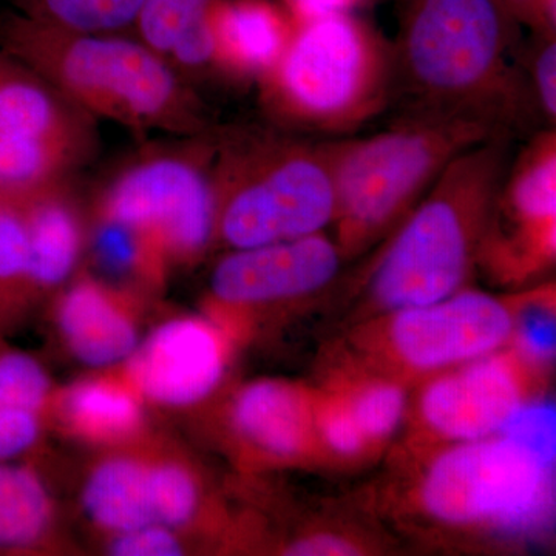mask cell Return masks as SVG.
<instances>
[{
    "label": "cell",
    "mask_w": 556,
    "mask_h": 556,
    "mask_svg": "<svg viewBox=\"0 0 556 556\" xmlns=\"http://www.w3.org/2000/svg\"><path fill=\"white\" fill-rule=\"evenodd\" d=\"M521 28L503 0H402L391 108L482 121L515 137L540 119L519 62Z\"/></svg>",
    "instance_id": "obj_1"
},
{
    "label": "cell",
    "mask_w": 556,
    "mask_h": 556,
    "mask_svg": "<svg viewBox=\"0 0 556 556\" xmlns=\"http://www.w3.org/2000/svg\"><path fill=\"white\" fill-rule=\"evenodd\" d=\"M514 139L500 135L460 153L388 233L362 277L361 320L439 302L468 287Z\"/></svg>",
    "instance_id": "obj_2"
},
{
    "label": "cell",
    "mask_w": 556,
    "mask_h": 556,
    "mask_svg": "<svg viewBox=\"0 0 556 556\" xmlns=\"http://www.w3.org/2000/svg\"><path fill=\"white\" fill-rule=\"evenodd\" d=\"M0 50L93 118L138 130L206 134L200 94L138 38L62 30L13 11L0 16Z\"/></svg>",
    "instance_id": "obj_3"
},
{
    "label": "cell",
    "mask_w": 556,
    "mask_h": 556,
    "mask_svg": "<svg viewBox=\"0 0 556 556\" xmlns=\"http://www.w3.org/2000/svg\"><path fill=\"white\" fill-rule=\"evenodd\" d=\"M258 86L273 126L313 138L350 137L393 104V42L364 13L300 22Z\"/></svg>",
    "instance_id": "obj_4"
},
{
    "label": "cell",
    "mask_w": 556,
    "mask_h": 556,
    "mask_svg": "<svg viewBox=\"0 0 556 556\" xmlns=\"http://www.w3.org/2000/svg\"><path fill=\"white\" fill-rule=\"evenodd\" d=\"M217 239L230 249L324 232L336 212L328 141L273 126L212 135Z\"/></svg>",
    "instance_id": "obj_5"
},
{
    "label": "cell",
    "mask_w": 556,
    "mask_h": 556,
    "mask_svg": "<svg viewBox=\"0 0 556 556\" xmlns=\"http://www.w3.org/2000/svg\"><path fill=\"white\" fill-rule=\"evenodd\" d=\"M500 135L511 134L477 119L396 116L367 137L327 139L331 226L346 262L386 239L456 156Z\"/></svg>",
    "instance_id": "obj_6"
},
{
    "label": "cell",
    "mask_w": 556,
    "mask_h": 556,
    "mask_svg": "<svg viewBox=\"0 0 556 556\" xmlns=\"http://www.w3.org/2000/svg\"><path fill=\"white\" fill-rule=\"evenodd\" d=\"M417 517L447 536L525 543L555 517V464L503 434L437 448L409 492Z\"/></svg>",
    "instance_id": "obj_7"
},
{
    "label": "cell",
    "mask_w": 556,
    "mask_h": 556,
    "mask_svg": "<svg viewBox=\"0 0 556 556\" xmlns=\"http://www.w3.org/2000/svg\"><path fill=\"white\" fill-rule=\"evenodd\" d=\"M521 292L495 295L464 288L428 305L361 320L343 342L339 367L404 386L433 378L510 343Z\"/></svg>",
    "instance_id": "obj_8"
},
{
    "label": "cell",
    "mask_w": 556,
    "mask_h": 556,
    "mask_svg": "<svg viewBox=\"0 0 556 556\" xmlns=\"http://www.w3.org/2000/svg\"><path fill=\"white\" fill-rule=\"evenodd\" d=\"M155 150L124 166L102 190L98 217L141 230L167 263L195 262L217 240L212 135Z\"/></svg>",
    "instance_id": "obj_9"
},
{
    "label": "cell",
    "mask_w": 556,
    "mask_h": 556,
    "mask_svg": "<svg viewBox=\"0 0 556 556\" xmlns=\"http://www.w3.org/2000/svg\"><path fill=\"white\" fill-rule=\"evenodd\" d=\"M94 148L93 116L0 50V197L25 200L62 185Z\"/></svg>",
    "instance_id": "obj_10"
},
{
    "label": "cell",
    "mask_w": 556,
    "mask_h": 556,
    "mask_svg": "<svg viewBox=\"0 0 556 556\" xmlns=\"http://www.w3.org/2000/svg\"><path fill=\"white\" fill-rule=\"evenodd\" d=\"M556 257V130L532 135L511 155L497 189L478 268L506 287L547 273Z\"/></svg>",
    "instance_id": "obj_11"
},
{
    "label": "cell",
    "mask_w": 556,
    "mask_h": 556,
    "mask_svg": "<svg viewBox=\"0 0 556 556\" xmlns=\"http://www.w3.org/2000/svg\"><path fill=\"white\" fill-rule=\"evenodd\" d=\"M544 376L506 346L424 380L415 415L420 447L495 437L522 405L543 396Z\"/></svg>",
    "instance_id": "obj_12"
},
{
    "label": "cell",
    "mask_w": 556,
    "mask_h": 556,
    "mask_svg": "<svg viewBox=\"0 0 556 556\" xmlns=\"http://www.w3.org/2000/svg\"><path fill=\"white\" fill-rule=\"evenodd\" d=\"M345 262L338 243L325 232L230 249L211 277L214 318L236 336L240 314L314 299L338 280Z\"/></svg>",
    "instance_id": "obj_13"
},
{
    "label": "cell",
    "mask_w": 556,
    "mask_h": 556,
    "mask_svg": "<svg viewBox=\"0 0 556 556\" xmlns=\"http://www.w3.org/2000/svg\"><path fill=\"white\" fill-rule=\"evenodd\" d=\"M237 340L217 318H172L138 343L124 378L142 401L174 408L200 404L225 379Z\"/></svg>",
    "instance_id": "obj_14"
},
{
    "label": "cell",
    "mask_w": 556,
    "mask_h": 556,
    "mask_svg": "<svg viewBox=\"0 0 556 556\" xmlns=\"http://www.w3.org/2000/svg\"><path fill=\"white\" fill-rule=\"evenodd\" d=\"M230 433L241 452L274 466L318 460L314 437V388L285 379L241 387L228 409Z\"/></svg>",
    "instance_id": "obj_15"
},
{
    "label": "cell",
    "mask_w": 556,
    "mask_h": 556,
    "mask_svg": "<svg viewBox=\"0 0 556 556\" xmlns=\"http://www.w3.org/2000/svg\"><path fill=\"white\" fill-rule=\"evenodd\" d=\"M208 21L218 76L236 83L265 78L295 31L291 14L274 0H217Z\"/></svg>",
    "instance_id": "obj_16"
},
{
    "label": "cell",
    "mask_w": 556,
    "mask_h": 556,
    "mask_svg": "<svg viewBox=\"0 0 556 556\" xmlns=\"http://www.w3.org/2000/svg\"><path fill=\"white\" fill-rule=\"evenodd\" d=\"M58 325L73 356L90 367L126 362L139 343L137 321L126 299L90 277L80 278L62 295Z\"/></svg>",
    "instance_id": "obj_17"
},
{
    "label": "cell",
    "mask_w": 556,
    "mask_h": 556,
    "mask_svg": "<svg viewBox=\"0 0 556 556\" xmlns=\"http://www.w3.org/2000/svg\"><path fill=\"white\" fill-rule=\"evenodd\" d=\"M215 2L146 0L131 28L189 84L207 75L218 76L208 21Z\"/></svg>",
    "instance_id": "obj_18"
},
{
    "label": "cell",
    "mask_w": 556,
    "mask_h": 556,
    "mask_svg": "<svg viewBox=\"0 0 556 556\" xmlns=\"http://www.w3.org/2000/svg\"><path fill=\"white\" fill-rule=\"evenodd\" d=\"M20 201L27 223L30 291H49L67 280L83 251L78 208L62 185Z\"/></svg>",
    "instance_id": "obj_19"
},
{
    "label": "cell",
    "mask_w": 556,
    "mask_h": 556,
    "mask_svg": "<svg viewBox=\"0 0 556 556\" xmlns=\"http://www.w3.org/2000/svg\"><path fill=\"white\" fill-rule=\"evenodd\" d=\"M142 397L129 380L100 376L78 380L56 399V413L70 433L94 444H121L144 427Z\"/></svg>",
    "instance_id": "obj_20"
},
{
    "label": "cell",
    "mask_w": 556,
    "mask_h": 556,
    "mask_svg": "<svg viewBox=\"0 0 556 556\" xmlns=\"http://www.w3.org/2000/svg\"><path fill=\"white\" fill-rule=\"evenodd\" d=\"M91 521L113 536L156 525L150 497V459L118 453L93 467L83 489Z\"/></svg>",
    "instance_id": "obj_21"
},
{
    "label": "cell",
    "mask_w": 556,
    "mask_h": 556,
    "mask_svg": "<svg viewBox=\"0 0 556 556\" xmlns=\"http://www.w3.org/2000/svg\"><path fill=\"white\" fill-rule=\"evenodd\" d=\"M53 504L39 475L28 466L0 463V554H25L46 543Z\"/></svg>",
    "instance_id": "obj_22"
},
{
    "label": "cell",
    "mask_w": 556,
    "mask_h": 556,
    "mask_svg": "<svg viewBox=\"0 0 556 556\" xmlns=\"http://www.w3.org/2000/svg\"><path fill=\"white\" fill-rule=\"evenodd\" d=\"M327 382L345 399L372 453L402 427L409 408L408 387L404 383L342 367L336 368Z\"/></svg>",
    "instance_id": "obj_23"
},
{
    "label": "cell",
    "mask_w": 556,
    "mask_h": 556,
    "mask_svg": "<svg viewBox=\"0 0 556 556\" xmlns=\"http://www.w3.org/2000/svg\"><path fill=\"white\" fill-rule=\"evenodd\" d=\"M146 0H13L16 13L62 30L121 33L134 27Z\"/></svg>",
    "instance_id": "obj_24"
},
{
    "label": "cell",
    "mask_w": 556,
    "mask_h": 556,
    "mask_svg": "<svg viewBox=\"0 0 556 556\" xmlns=\"http://www.w3.org/2000/svg\"><path fill=\"white\" fill-rule=\"evenodd\" d=\"M91 248L101 268L119 278L155 283L167 266L160 249L141 230L118 219L98 217Z\"/></svg>",
    "instance_id": "obj_25"
},
{
    "label": "cell",
    "mask_w": 556,
    "mask_h": 556,
    "mask_svg": "<svg viewBox=\"0 0 556 556\" xmlns=\"http://www.w3.org/2000/svg\"><path fill=\"white\" fill-rule=\"evenodd\" d=\"M30 295L24 207L20 200L0 197V329Z\"/></svg>",
    "instance_id": "obj_26"
},
{
    "label": "cell",
    "mask_w": 556,
    "mask_h": 556,
    "mask_svg": "<svg viewBox=\"0 0 556 556\" xmlns=\"http://www.w3.org/2000/svg\"><path fill=\"white\" fill-rule=\"evenodd\" d=\"M314 437L318 460L354 464L372 455L345 399L328 382L314 388Z\"/></svg>",
    "instance_id": "obj_27"
},
{
    "label": "cell",
    "mask_w": 556,
    "mask_h": 556,
    "mask_svg": "<svg viewBox=\"0 0 556 556\" xmlns=\"http://www.w3.org/2000/svg\"><path fill=\"white\" fill-rule=\"evenodd\" d=\"M150 497L156 525L188 527L201 508L200 479L177 459H150Z\"/></svg>",
    "instance_id": "obj_28"
},
{
    "label": "cell",
    "mask_w": 556,
    "mask_h": 556,
    "mask_svg": "<svg viewBox=\"0 0 556 556\" xmlns=\"http://www.w3.org/2000/svg\"><path fill=\"white\" fill-rule=\"evenodd\" d=\"M555 332L554 285L521 292L517 324L508 346L527 364L546 372L555 356Z\"/></svg>",
    "instance_id": "obj_29"
},
{
    "label": "cell",
    "mask_w": 556,
    "mask_h": 556,
    "mask_svg": "<svg viewBox=\"0 0 556 556\" xmlns=\"http://www.w3.org/2000/svg\"><path fill=\"white\" fill-rule=\"evenodd\" d=\"M51 383L38 358L7 345L0 338V407L46 415Z\"/></svg>",
    "instance_id": "obj_30"
},
{
    "label": "cell",
    "mask_w": 556,
    "mask_h": 556,
    "mask_svg": "<svg viewBox=\"0 0 556 556\" xmlns=\"http://www.w3.org/2000/svg\"><path fill=\"white\" fill-rule=\"evenodd\" d=\"M519 62L538 116L546 127H555L556 31L532 33V42L522 46Z\"/></svg>",
    "instance_id": "obj_31"
},
{
    "label": "cell",
    "mask_w": 556,
    "mask_h": 556,
    "mask_svg": "<svg viewBox=\"0 0 556 556\" xmlns=\"http://www.w3.org/2000/svg\"><path fill=\"white\" fill-rule=\"evenodd\" d=\"M556 416L555 404L544 396L533 399L508 417L500 433L511 439L540 456L555 464L556 457Z\"/></svg>",
    "instance_id": "obj_32"
},
{
    "label": "cell",
    "mask_w": 556,
    "mask_h": 556,
    "mask_svg": "<svg viewBox=\"0 0 556 556\" xmlns=\"http://www.w3.org/2000/svg\"><path fill=\"white\" fill-rule=\"evenodd\" d=\"M109 551L118 556H175L181 555L185 547L177 530L149 525L113 536Z\"/></svg>",
    "instance_id": "obj_33"
},
{
    "label": "cell",
    "mask_w": 556,
    "mask_h": 556,
    "mask_svg": "<svg viewBox=\"0 0 556 556\" xmlns=\"http://www.w3.org/2000/svg\"><path fill=\"white\" fill-rule=\"evenodd\" d=\"M295 24L340 13H365L376 0H280Z\"/></svg>",
    "instance_id": "obj_34"
},
{
    "label": "cell",
    "mask_w": 556,
    "mask_h": 556,
    "mask_svg": "<svg viewBox=\"0 0 556 556\" xmlns=\"http://www.w3.org/2000/svg\"><path fill=\"white\" fill-rule=\"evenodd\" d=\"M503 3L530 31H556V0H503Z\"/></svg>",
    "instance_id": "obj_35"
}]
</instances>
